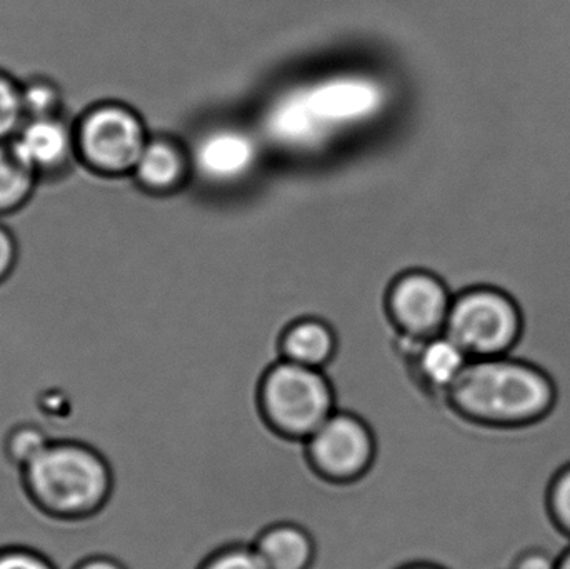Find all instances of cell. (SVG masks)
<instances>
[{"label": "cell", "mask_w": 570, "mask_h": 569, "mask_svg": "<svg viewBox=\"0 0 570 569\" xmlns=\"http://www.w3.org/2000/svg\"><path fill=\"white\" fill-rule=\"evenodd\" d=\"M504 229L501 273L484 284L508 291L521 307V340L509 356L538 367L554 386L551 411L515 426L529 473L551 491L570 467V193L525 206Z\"/></svg>", "instance_id": "6da1fadb"}, {"label": "cell", "mask_w": 570, "mask_h": 569, "mask_svg": "<svg viewBox=\"0 0 570 569\" xmlns=\"http://www.w3.org/2000/svg\"><path fill=\"white\" fill-rule=\"evenodd\" d=\"M20 487L42 517L83 523L112 500L116 477L102 451L80 440H52L37 460L19 471Z\"/></svg>", "instance_id": "7a4b0ae2"}, {"label": "cell", "mask_w": 570, "mask_h": 569, "mask_svg": "<svg viewBox=\"0 0 570 569\" xmlns=\"http://www.w3.org/2000/svg\"><path fill=\"white\" fill-rule=\"evenodd\" d=\"M554 386L538 367L512 356L471 360L444 401L469 423L514 428L535 423L551 411Z\"/></svg>", "instance_id": "3957f363"}, {"label": "cell", "mask_w": 570, "mask_h": 569, "mask_svg": "<svg viewBox=\"0 0 570 569\" xmlns=\"http://www.w3.org/2000/svg\"><path fill=\"white\" fill-rule=\"evenodd\" d=\"M382 104L384 92L368 77H328L281 99L267 116V130L285 146L314 147L367 122Z\"/></svg>", "instance_id": "277c9868"}, {"label": "cell", "mask_w": 570, "mask_h": 569, "mask_svg": "<svg viewBox=\"0 0 570 569\" xmlns=\"http://www.w3.org/2000/svg\"><path fill=\"white\" fill-rule=\"evenodd\" d=\"M257 406L277 436L295 443L307 441L338 410L334 384L325 371L284 360L261 376Z\"/></svg>", "instance_id": "5b68a950"}, {"label": "cell", "mask_w": 570, "mask_h": 569, "mask_svg": "<svg viewBox=\"0 0 570 569\" xmlns=\"http://www.w3.org/2000/svg\"><path fill=\"white\" fill-rule=\"evenodd\" d=\"M444 334L471 360L509 356L521 340V307L501 287L465 286L454 294Z\"/></svg>", "instance_id": "8992f818"}, {"label": "cell", "mask_w": 570, "mask_h": 569, "mask_svg": "<svg viewBox=\"0 0 570 569\" xmlns=\"http://www.w3.org/2000/svg\"><path fill=\"white\" fill-rule=\"evenodd\" d=\"M77 154L83 166L110 177L130 176L149 143L142 114L124 102H102L76 122Z\"/></svg>", "instance_id": "52a82bcc"}, {"label": "cell", "mask_w": 570, "mask_h": 569, "mask_svg": "<svg viewBox=\"0 0 570 569\" xmlns=\"http://www.w3.org/2000/svg\"><path fill=\"white\" fill-rule=\"evenodd\" d=\"M302 444L311 470L321 480L341 487L367 477L377 458L374 431L354 411H335Z\"/></svg>", "instance_id": "ba28073f"}, {"label": "cell", "mask_w": 570, "mask_h": 569, "mask_svg": "<svg viewBox=\"0 0 570 569\" xmlns=\"http://www.w3.org/2000/svg\"><path fill=\"white\" fill-rule=\"evenodd\" d=\"M454 294L438 274L407 271L387 291L389 320L404 340L425 341L444 333Z\"/></svg>", "instance_id": "9c48e42d"}, {"label": "cell", "mask_w": 570, "mask_h": 569, "mask_svg": "<svg viewBox=\"0 0 570 569\" xmlns=\"http://www.w3.org/2000/svg\"><path fill=\"white\" fill-rule=\"evenodd\" d=\"M10 144L39 179L60 176L79 160L76 122L66 116L27 119Z\"/></svg>", "instance_id": "30bf717a"}, {"label": "cell", "mask_w": 570, "mask_h": 569, "mask_svg": "<svg viewBox=\"0 0 570 569\" xmlns=\"http://www.w3.org/2000/svg\"><path fill=\"white\" fill-rule=\"evenodd\" d=\"M190 166L206 183L226 186L246 179L257 164L256 140L234 127L204 134L189 154Z\"/></svg>", "instance_id": "8fae6325"}, {"label": "cell", "mask_w": 570, "mask_h": 569, "mask_svg": "<svg viewBox=\"0 0 570 569\" xmlns=\"http://www.w3.org/2000/svg\"><path fill=\"white\" fill-rule=\"evenodd\" d=\"M401 340L405 344L404 354L412 380L425 396L444 406L445 398L471 363V357L444 333L425 341Z\"/></svg>", "instance_id": "7c38bea8"}, {"label": "cell", "mask_w": 570, "mask_h": 569, "mask_svg": "<svg viewBox=\"0 0 570 569\" xmlns=\"http://www.w3.org/2000/svg\"><path fill=\"white\" fill-rule=\"evenodd\" d=\"M190 170L193 166L189 154L177 140L166 136H150L130 177L144 194L170 196L183 189Z\"/></svg>", "instance_id": "4fadbf2b"}, {"label": "cell", "mask_w": 570, "mask_h": 569, "mask_svg": "<svg viewBox=\"0 0 570 569\" xmlns=\"http://www.w3.org/2000/svg\"><path fill=\"white\" fill-rule=\"evenodd\" d=\"M250 545L266 569H312L317 557L311 531L292 521L264 528Z\"/></svg>", "instance_id": "5bb4252c"}, {"label": "cell", "mask_w": 570, "mask_h": 569, "mask_svg": "<svg viewBox=\"0 0 570 569\" xmlns=\"http://www.w3.org/2000/svg\"><path fill=\"white\" fill-rule=\"evenodd\" d=\"M337 347L335 331L317 317L294 321L285 327L279 340L281 360L312 370H327Z\"/></svg>", "instance_id": "9a60e30c"}, {"label": "cell", "mask_w": 570, "mask_h": 569, "mask_svg": "<svg viewBox=\"0 0 570 569\" xmlns=\"http://www.w3.org/2000/svg\"><path fill=\"white\" fill-rule=\"evenodd\" d=\"M39 177L20 159L12 144L0 143V217L26 206L36 193Z\"/></svg>", "instance_id": "2e32d148"}, {"label": "cell", "mask_w": 570, "mask_h": 569, "mask_svg": "<svg viewBox=\"0 0 570 569\" xmlns=\"http://www.w3.org/2000/svg\"><path fill=\"white\" fill-rule=\"evenodd\" d=\"M53 438L42 426L30 421L13 424L2 440V453L7 463L16 468L17 473L29 467L49 447Z\"/></svg>", "instance_id": "e0dca14e"}, {"label": "cell", "mask_w": 570, "mask_h": 569, "mask_svg": "<svg viewBox=\"0 0 570 569\" xmlns=\"http://www.w3.org/2000/svg\"><path fill=\"white\" fill-rule=\"evenodd\" d=\"M22 86L23 109L27 119L33 117L66 116V100L56 82L46 77H32ZM72 120V119H70Z\"/></svg>", "instance_id": "ac0fdd59"}, {"label": "cell", "mask_w": 570, "mask_h": 569, "mask_svg": "<svg viewBox=\"0 0 570 569\" xmlns=\"http://www.w3.org/2000/svg\"><path fill=\"white\" fill-rule=\"evenodd\" d=\"M26 120L22 86L19 80L0 72V143H10Z\"/></svg>", "instance_id": "d6986e66"}, {"label": "cell", "mask_w": 570, "mask_h": 569, "mask_svg": "<svg viewBox=\"0 0 570 569\" xmlns=\"http://www.w3.org/2000/svg\"><path fill=\"white\" fill-rule=\"evenodd\" d=\"M197 569H266L253 545L234 543L219 548Z\"/></svg>", "instance_id": "ffe728a7"}, {"label": "cell", "mask_w": 570, "mask_h": 569, "mask_svg": "<svg viewBox=\"0 0 570 569\" xmlns=\"http://www.w3.org/2000/svg\"><path fill=\"white\" fill-rule=\"evenodd\" d=\"M0 569H59L42 551L26 545L0 547Z\"/></svg>", "instance_id": "44dd1931"}, {"label": "cell", "mask_w": 570, "mask_h": 569, "mask_svg": "<svg viewBox=\"0 0 570 569\" xmlns=\"http://www.w3.org/2000/svg\"><path fill=\"white\" fill-rule=\"evenodd\" d=\"M549 508L558 527L570 538V467L562 470L552 483Z\"/></svg>", "instance_id": "7402d4cb"}, {"label": "cell", "mask_w": 570, "mask_h": 569, "mask_svg": "<svg viewBox=\"0 0 570 569\" xmlns=\"http://www.w3.org/2000/svg\"><path fill=\"white\" fill-rule=\"evenodd\" d=\"M19 257L16 236L6 223L0 220V283L6 281L16 267Z\"/></svg>", "instance_id": "603a6c76"}, {"label": "cell", "mask_w": 570, "mask_h": 569, "mask_svg": "<svg viewBox=\"0 0 570 569\" xmlns=\"http://www.w3.org/2000/svg\"><path fill=\"white\" fill-rule=\"evenodd\" d=\"M559 557L548 550H529L515 560L512 569H558Z\"/></svg>", "instance_id": "cb8c5ba5"}, {"label": "cell", "mask_w": 570, "mask_h": 569, "mask_svg": "<svg viewBox=\"0 0 570 569\" xmlns=\"http://www.w3.org/2000/svg\"><path fill=\"white\" fill-rule=\"evenodd\" d=\"M70 569H129L122 561L110 555H89L77 561Z\"/></svg>", "instance_id": "d4e9b609"}, {"label": "cell", "mask_w": 570, "mask_h": 569, "mask_svg": "<svg viewBox=\"0 0 570 569\" xmlns=\"http://www.w3.org/2000/svg\"><path fill=\"white\" fill-rule=\"evenodd\" d=\"M397 569H449L439 561H415V563L404 565V567Z\"/></svg>", "instance_id": "484cf974"}, {"label": "cell", "mask_w": 570, "mask_h": 569, "mask_svg": "<svg viewBox=\"0 0 570 569\" xmlns=\"http://www.w3.org/2000/svg\"><path fill=\"white\" fill-rule=\"evenodd\" d=\"M558 569H570V547L559 558Z\"/></svg>", "instance_id": "4316f807"}]
</instances>
